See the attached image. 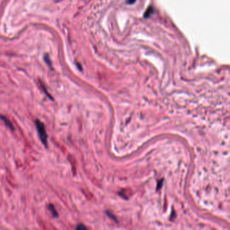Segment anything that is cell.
Returning a JSON list of instances; mask_svg holds the SVG:
<instances>
[{
  "label": "cell",
  "mask_w": 230,
  "mask_h": 230,
  "mask_svg": "<svg viewBox=\"0 0 230 230\" xmlns=\"http://www.w3.org/2000/svg\"><path fill=\"white\" fill-rule=\"evenodd\" d=\"M35 124H36V127H37L38 134H39L40 140H41L42 143H43V145L47 148V147H48V141H47L48 135L47 134V132H46L45 125H44L38 119H36Z\"/></svg>",
  "instance_id": "obj_1"
},
{
  "label": "cell",
  "mask_w": 230,
  "mask_h": 230,
  "mask_svg": "<svg viewBox=\"0 0 230 230\" xmlns=\"http://www.w3.org/2000/svg\"><path fill=\"white\" fill-rule=\"evenodd\" d=\"M0 119L1 120H2L3 121V123L5 124V125L8 128L11 130H13L14 131L15 130V128L14 126V125L12 124V123L11 122L10 120L8 118V117L3 116V115H1V114H0Z\"/></svg>",
  "instance_id": "obj_2"
},
{
  "label": "cell",
  "mask_w": 230,
  "mask_h": 230,
  "mask_svg": "<svg viewBox=\"0 0 230 230\" xmlns=\"http://www.w3.org/2000/svg\"><path fill=\"white\" fill-rule=\"evenodd\" d=\"M48 209H49V211H51V213L52 214V216H53V217L57 218V217H59L58 213H57V211H56L55 207H54V206L52 205V204H49V205H48Z\"/></svg>",
  "instance_id": "obj_3"
},
{
  "label": "cell",
  "mask_w": 230,
  "mask_h": 230,
  "mask_svg": "<svg viewBox=\"0 0 230 230\" xmlns=\"http://www.w3.org/2000/svg\"><path fill=\"white\" fill-rule=\"evenodd\" d=\"M154 12V9L153 7H149V8L147 10V11H146V12L145 14V18H148L150 16H151L152 14Z\"/></svg>",
  "instance_id": "obj_4"
},
{
  "label": "cell",
  "mask_w": 230,
  "mask_h": 230,
  "mask_svg": "<svg viewBox=\"0 0 230 230\" xmlns=\"http://www.w3.org/2000/svg\"><path fill=\"white\" fill-rule=\"evenodd\" d=\"M41 88H42V89H43V91H44V92H45V95H47V97H49V98H50V99H51V100H53V97H51V95H50V94H49V93H48V92L47 91V89H46V88H45V85H43V83H41Z\"/></svg>",
  "instance_id": "obj_5"
},
{
  "label": "cell",
  "mask_w": 230,
  "mask_h": 230,
  "mask_svg": "<svg viewBox=\"0 0 230 230\" xmlns=\"http://www.w3.org/2000/svg\"><path fill=\"white\" fill-rule=\"evenodd\" d=\"M76 229H87V227H85V225H83V224H79V225H78V226L76 227Z\"/></svg>",
  "instance_id": "obj_6"
},
{
  "label": "cell",
  "mask_w": 230,
  "mask_h": 230,
  "mask_svg": "<svg viewBox=\"0 0 230 230\" xmlns=\"http://www.w3.org/2000/svg\"><path fill=\"white\" fill-rule=\"evenodd\" d=\"M135 1L136 0H128V2L129 3H134Z\"/></svg>",
  "instance_id": "obj_7"
}]
</instances>
